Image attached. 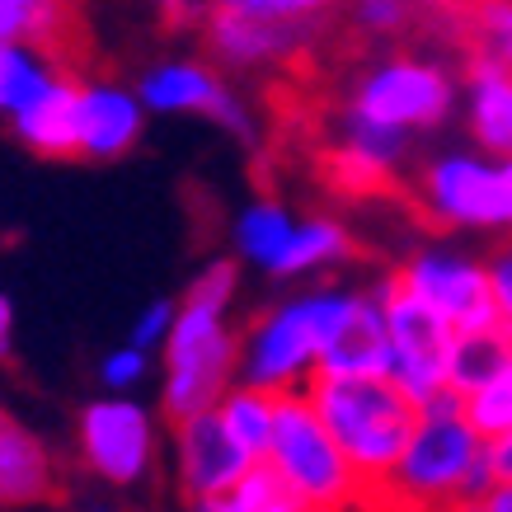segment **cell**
<instances>
[{"label":"cell","instance_id":"6da1fadb","mask_svg":"<svg viewBox=\"0 0 512 512\" xmlns=\"http://www.w3.org/2000/svg\"><path fill=\"white\" fill-rule=\"evenodd\" d=\"M240 296V264L212 259L188 282L184 301L174 311L165 353V381H160V409L174 419L212 409L226 390L240 381V329L231 325V306Z\"/></svg>","mask_w":512,"mask_h":512},{"label":"cell","instance_id":"7a4b0ae2","mask_svg":"<svg viewBox=\"0 0 512 512\" xmlns=\"http://www.w3.org/2000/svg\"><path fill=\"white\" fill-rule=\"evenodd\" d=\"M494 484L489 442L461 414V395H437L419 409L414 437L372 498L395 512H451Z\"/></svg>","mask_w":512,"mask_h":512},{"label":"cell","instance_id":"3957f363","mask_svg":"<svg viewBox=\"0 0 512 512\" xmlns=\"http://www.w3.org/2000/svg\"><path fill=\"white\" fill-rule=\"evenodd\" d=\"M315 414L325 419L329 437L339 442V451L348 456L353 475L362 480L367 498L381 489V480L390 475V466L400 461L404 442L414 437L423 404L395 381V376H334L320 372L306 386Z\"/></svg>","mask_w":512,"mask_h":512},{"label":"cell","instance_id":"277c9868","mask_svg":"<svg viewBox=\"0 0 512 512\" xmlns=\"http://www.w3.org/2000/svg\"><path fill=\"white\" fill-rule=\"evenodd\" d=\"M348 287H306L273 301L240 329V381L264 386L273 395L306 390L320 372L329 334L339 325Z\"/></svg>","mask_w":512,"mask_h":512},{"label":"cell","instance_id":"5b68a950","mask_svg":"<svg viewBox=\"0 0 512 512\" xmlns=\"http://www.w3.org/2000/svg\"><path fill=\"white\" fill-rule=\"evenodd\" d=\"M264 461L287 484V494L296 503H306L311 512H353L367 498L362 480L353 475L339 442L329 437L325 419L315 414L306 390L278 395V414H273V437L264 447Z\"/></svg>","mask_w":512,"mask_h":512},{"label":"cell","instance_id":"8992f818","mask_svg":"<svg viewBox=\"0 0 512 512\" xmlns=\"http://www.w3.org/2000/svg\"><path fill=\"white\" fill-rule=\"evenodd\" d=\"M423 217L442 231L466 235H503L512 231V188L503 160L484 151H447L423 165L414 184Z\"/></svg>","mask_w":512,"mask_h":512},{"label":"cell","instance_id":"52a82bcc","mask_svg":"<svg viewBox=\"0 0 512 512\" xmlns=\"http://www.w3.org/2000/svg\"><path fill=\"white\" fill-rule=\"evenodd\" d=\"M376 296L386 311V339H390V376L400 381L419 404L447 395V357H451V320L437 315L419 292H409L395 268L376 278Z\"/></svg>","mask_w":512,"mask_h":512},{"label":"cell","instance_id":"ba28073f","mask_svg":"<svg viewBox=\"0 0 512 512\" xmlns=\"http://www.w3.org/2000/svg\"><path fill=\"white\" fill-rule=\"evenodd\" d=\"M456 109V85L437 62L423 57H390L376 62L367 76L353 85L348 113L367 118V123L395 127L404 137L414 132H433Z\"/></svg>","mask_w":512,"mask_h":512},{"label":"cell","instance_id":"9c48e42d","mask_svg":"<svg viewBox=\"0 0 512 512\" xmlns=\"http://www.w3.org/2000/svg\"><path fill=\"white\" fill-rule=\"evenodd\" d=\"M76 442H80V461L99 475L104 484L132 489L156 470V451H160V428L156 414L132 395H104L80 409L76 423Z\"/></svg>","mask_w":512,"mask_h":512},{"label":"cell","instance_id":"30bf717a","mask_svg":"<svg viewBox=\"0 0 512 512\" xmlns=\"http://www.w3.org/2000/svg\"><path fill=\"white\" fill-rule=\"evenodd\" d=\"M395 278L419 292L437 315H447L451 329L494 325V287H489V259L456 245H419L395 264Z\"/></svg>","mask_w":512,"mask_h":512},{"label":"cell","instance_id":"8fae6325","mask_svg":"<svg viewBox=\"0 0 512 512\" xmlns=\"http://www.w3.org/2000/svg\"><path fill=\"white\" fill-rule=\"evenodd\" d=\"M137 99L146 113H165V118H207L221 132L249 141L254 137V118H249L245 99L221 80L217 66L198 62V57H170V62L146 66L137 80Z\"/></svg>","mask_w":512,"mask_h":512},{"label":"cell","instance_id":"7c38bea8","mask_svg":"<svg viewBox=\"0 0 512 512\" xmlns=\"http://www.w3.org/2000/svg\"><path fill=\"white\" fill-rule=\"evenodd\" d=\"M249 466H254V456L226 433L217 409H198V414L174 419V475H179V489L188 494V503L231 489Z\"/></svg>","mask_w":512,"mask_h":512},{"label":"cell","instance_id":"4fadbf2b","mask_svg":"<svg viewBox=\"0 0 512 512\" xmlns=\"http://www.w3.org/2000/svg\"><path fill=\"white\" fill-rule=\"evenodd\" d=\"M146 132V104L118 80H80L76 90V156L123 160Z\"/></svg>","mask_w":512,"mask_h":512},{"label":"cell","instance_id":"5bb4252c","mask_svg":"<svg viewBox=\"0 0 512 512\" xmlns=\"http://www.w3.org/2000/svg\"><path fill=\"white\" fill-rule=\"evenodd\" d=\"M404 151H409V137L395 132V127H381V123H367L357 113L343 109L339 118V141L329 151V179L339 193H381V188L400 174L404 165Z\"/></svg>","mask_w":512,"mask_h":512},{"label":"cell","instance_id":"9a60e30c","mask_svg":"<svg viewBox=\"0 0 512 512\" xmlns=\"http://www.w3.org/2000/svg\"><path fill=\"white\" fill-rule=\"evenodd\" d=\"M76 85L80 80L57 62V52L47 43H0V123L10 132Z\"/></svg>","mask_w":512,"mask_h":512},{"label":"cell","instance_id":"2e32d148","mask_svg":"<svg viewBox=\"0 0 512 512\" xmlns=\"http://www.w3.org/2000/svg\"><path fill=\"white\" fill-rule=\"evenodd\" d=\"M301 29L306 24H282V19L245 15V10H226V5H207V19H202L207 52L235 71H254V66H273L292 57L301 47Z\"/></svg>","mask_w":512,"mask_h":512},{"label":"cell","instance_id":"e0dca14e","mask_svg":"<svg viewBox=\"0 0 512 512\" xmlns=\"http://www.w3.org/2000/svg\"><path fill=\"white\" fill-rule=\"evenodd\" d=\"M320 372H334V376H376V372H386L390 376L386 311H381L376 282L372 287H348V301H343L339 325H334L325 353H320Z\"/></svg>","mask_w":512,"mask_h":512},{"label":"cell","instance_id":"ac0fdd59","mask_svg":"<svg viewBox=\"0 0 512 512\" xmlns=\"http://www.w3.org/2000/svg\"><path fill=\"white\" fill-rule=\"evenodd\" d=\"M466 123L484 156H512V71L484 52L466 71Z\"/></svg>","mask_w":512,"mask_h":512},{"label":"cell","instance_id":"d6986e66","mask_svg":"<svg viewBox=\"0 0 512 512\" xmlns=\"http://www.w3.org/2000/svg\"><path fill=\"white\" fill-rule=\"evenodd\" d=\"M57 494V466L29 428L0 419V508H33Z\"/></svg>","mask_w":512,"mask_h":512},{"label":"cell","instance_id":"ffe728a7","mask_svg":"<svg viewBox=\"0 0 512 512\" xmlns=\"http://www.w3.org/2000/svg\"><path fill=\"white\" fill-rule=\"evenodd\" d=\"M292 231H296L292 207H282L278 198H254L249 207H240V217H235V226H231L235 259L273 278L282 264V254H287Z\"/></svg>","mask_w":512,"mask_h":512},{"label":"cell","instance_id":"44dd1931","mask_svg":"<svg viewBox=\"0 0 512 512\" xmlns=\"http://www.w3.org/2000/svg\"><path fill=\"white\" fill-rule=\"evenodd\" d=\"M357 254L353 231L343 226L339 217H296V231L287 240V254L273 278L296 282V278H315V273H329V268H343Z\"/></svg>","mask_w":512,"mask_h":512},{"label":"cell","instance_id":"7402d4cb","mask_svg":"<svg viewBox=\"0 0 512 512\" xmlns=\"http://www.w3.org/2000/svg\"><path fill=\"white\" fill-rule=\"evenodd\" d=\"M512 357V334L503 325H475V329H456L451 334V357H447V390L451 395H466L480 381L503 367Z\"/></svg>","mask_w":512,"mask_h":512},{"label":"cell","instance_id":"603a6c76","mask_svg":"<svg viewBox=\"0 0 512 512\" xmlns=\"http://www.w3.org/2000/svg\"><path fill=\"white\" fill-rule=\"evenodd\" d=\"M212 409H217V419L226 423V433H231L254 461H264V447H268V437H273V414H278V395L264 386H249V381H235Z\"/></svg>","mask_w":512,"mask_h":512},{"label":"cell","instance_id":"cb8c5ba5","mask_svg":"<svg viewBox=\"0 0 512 512\" xmlns=\"http://www.w3.org/2000/svg\"><path fill=\"white\" fill-rule=\"evenodd\" d=\"M287 484L268 470V461H254V466L221 494H207V498H193V512H268L287 503Z\"/></svg>","mask_w":512,"mask_h":512},{"label":"cell","instance_id":"d4e9b609","mask_svg":"<svg viewBox=\"0 0 512 512\" xmlns=\"http://www.w3.org/2000/svg\"><path fill=\"white\" fill-rule=\"evenodd\" d=\"M66 33V0H0V43H57Z\"/></svg>","mask_w":512,"mask_h":512},{"label":"cell","instance_id":"484cf974","mask_svg":"<svg viewBox=\"0 0 512 512\" xmlns=\"http://www.w3.org/2000/svg\"><path fill=\"white\" fill-rule=\"evenodd\" d=\"M461 414H466L470 428H475L484 442L512 433V357L489 376V381H480L475 390L461 395Z\"/></svg>","mask_w":512,"mask_h":512},{"label":"cell","instance_id":"4316f807","mask_svg":"<svg viewBox=\"0 0 512 512\" xmlns=\"http://www.w3.org/2000/svg\"><path fill=\"white\" fill-rule=\"evenodd\" d=\"M475 38H480L484 57H494V62H503L512 71V0H480Z\"/></svg>","mask_w":512,"mask_h":512},{"label":"cell","instance_id":"83f0119b","mask_svg":"<svg viewBox=\"0 0 512 512\" xmlns=\"http://www.w3.org/2000/svg\"><path fill=\"white\" fill-rule=\"evenodd\" d=\"M146 376H151V353H146V348H137V343H123V348L104 353V362H99V381H104L113 395L137 390Z\"/></svg>","mask_w":512,"mask_h":512},{"label":"cell","instance_id":"f1b7e54d","mask_svg":"<svg viewBox=\"0 0 512 512\" xmlns=\"http://www.w3.org/2000/svg\"><path fill=\"white\" fill-rule=\"evenodd\" d=\"M207 5H226V10H245V15L282 19V24H311L315 15H325L334 0H207Z\"/></svg>","mask_w":512,"mask_h":512},{"label":"cell","instance_id":"f546056e","mask_svg":"<svg viewBox=\"0 0 512 512\" xmlns=\"http://www.w3.org/2000/svg\"><path fill=\"white\" fill-rule=\"evenodd\" d=\"M174 311H179V301H151V306H141V315L132 320V334H127V343H137V348H146V353H156L160 343L170 339Z\"/></svg>","mask_w":512,"mask_h":512},{"label":"cell","instance_id":"4dcf8cb0","mask_svg":"<svg viewBox=\"0 0 512 512\" xmlns=\"http://www.w3.org/2000/svg\"><path fill=\"white\" fill-rule=\"evenodd\" d=\"M353 19L367 33H400L409 24V0H357Z\"/></svg>","mask_w":512,"mask_h":512},{"label":"cell","instance_id":"1f68e13d","mask_svg":"<svg viewBox=\"0 0 512 512\" xmlns=\"http://www.w3.org/2000/svg\"><path fill=\"white\" fill-rule=\"evenodd\" d=\"M489 287H494V315L512 334V245L489 254Z\"/></svg>","mask_w":512,"mask_h":512},{"label":"cell","instance_id":"d6a6232c","mask_svg":"<svg viewBox=\"0 0 512 512\" xmlns=\"http://www.w3.org/2000/svg\"><path fill=\"white\" fill-rule=\"evenodd\" d=\"M489 470H494V480H512V433L489 442Z\"/></svg>","mask_w":512,"mask_h":512},{"label":"cell","instance_id":"836d02e7","mask_svg":"<svg viewBox=\"0 0 512 512\" xmlns=\"http://www.w3.org/2000/svg\"><path fill=\"white\" fill-rule=\"evenodd\" d=\"M15 348V301L0 292V357H10Z\"/></svg>","mask_w":512,"mask_h":512},{"label":"cell","instance_id":"e575fe53","mask_svg":"<svg viewBox=\"0 0 512 512\" xmlns=\"http://www.w3.org/2000/svg\"><path fill=\"white\" fill-rule=\"evenodd\" d=\"M146 5H156L165 19H174V24H184V19L198 15V0H146Z\"/></svg>","mask_w":512,"mask_h":512},{"label":"cell","instance_id":"d590c367","mask_svg":"<svg viewBox=\"0 0 512 512\" xmlns=\"http://www.w3.org/2000/svg\"><path fill=\"white\" fill-rule=\"evenodd\" d=\"M268 512H311L306 503H296V498H287V503H278V508H268Z\"/></svg>","mask_w":512,"mask_h":512},{"label":"cell","instance_id":"8d00e7d4","mask_svg":"<svg viewBox=\"0 0 512 512\" xmlns=\"http://www.w3.org/2000/svg\"><path fill=\"white\" fill-rule=\"evenodd\" d=\"M503 174H508V188H512V156L503 160Z\"/></svg>","mask_w":512,"mask_h":512}]
</instances>
